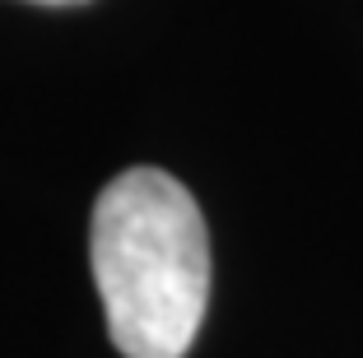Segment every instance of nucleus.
<instances>
[{
  "label": "nucleus",
  "instance_id": "nucleus-1",
  "mask_svg": "<svg viewBox=\"0 0 363 358\" xmlns=\"http://www.w3.org/2000/svg\"><path fill=\"white\" fill-rule=\"evenodd\" d=\"M98 298L126 358H186L210 303V233L172 172L126 168L103 186L89 228Z\"/></svg>",
  "mask_w": 363,
  "mask_h": 358
},
{
  "label": "nucleus",
  "instance_id": "nucleus-2",
  "mask_svg": "<svg viewBox=\"0 0 363 358\" xmlns=\"http://www.w3.org/2000/svg\"><path fill=\"white\" fill-rule=\"evenodd\" d=\"M38 5H84V0H38Z\"/></svg>",
  "mask_w": 363,
  "mask_h": 358
}]
</instances>
